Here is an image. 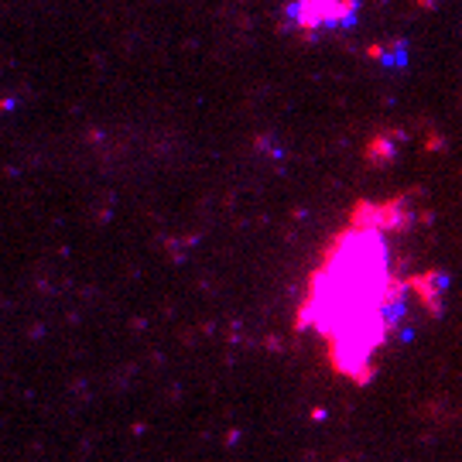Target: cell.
<instances>
[{"instance_id": "6da1fadb", "label": "cell", "mask_w": 462, "mask_h": 462, "mask_svg": "<svg viewBox=\"0 0 462 462\" xmlns=\"http://www.w3.org/2000/svg\"><path fill=\"white\" fill-rule=\"evenodd\" d=\"M387 230L363 212L329 243L322 264L308 277V294L298 308V329H315L329 342L332 370L353 384L374 376V356L387 342L404 305L408 281H397L387 260Z\"/></svg>"}, {"instance_id": "7a4b0ae2", "label": "cell", "mask_w": 462, "mask_h": 462, "mask_svg": "<svg viewBox=\"0 0 462 462\" xmlns=\"http://www.w3.org/2000/svg\"><path fill=\"white\" fill-rule=\"evenodd\" d=\"M294 17L305 31L315 28H342L356 21V4L353 0H298Z\"/></svg>"}]
</instances>
